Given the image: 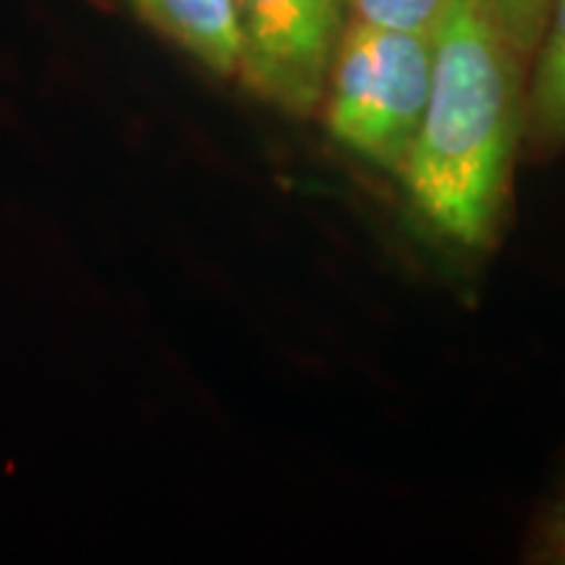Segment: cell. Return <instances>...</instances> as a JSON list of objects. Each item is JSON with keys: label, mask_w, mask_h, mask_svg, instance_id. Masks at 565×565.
Returning a JSON list of instances; mask_svg holds the SVG:
<instances>
[{"label": "cell", "mask_w": 565, "mask_h": 565, "mask_svg": "<svg viewBox=\"0 0 565 565\" xmlns=\"http://www.w3.org/2000/svg\"><path fill=\"white\" fill-rule=\"evenodd\" d=\"M435 71V32L349 19L322 95L330 137L380 171L401 175L419 134Z\"/></svg>", "instance_id": "cell-2"}, {"label": "cell", "mask_w": 565, "mask_h": 565, "mask_svg": "<svg viewBox=\"0 0 565 565\" xmlns=\"http://www.w3.org/2000/svg\"><path fill=\"white\" fill-rule=\"evenodd\" d=\"M131 11L221 79H236L242 34L233 0H126Z\"/></svg>", "instance_id": "cell-4"}, {"label": "cell", "mask_w": 565, "mask_h": 565, "mask_svg": "<svg viewBox=\"0 0 565 565\" xmlns=\"http://www.w3.org/2000/svg\"><path fill=\"white\" fill-rule=\"evenodd\" d=\"M242 34L236 79L291 118L320 110L349 0H233Z\"/></svg>", "instance_id": "cell-3"}, {"label": "cell", "mask_w": 565, "mask_h": 565, "mask_svg": "<svg viewBox=\"0 0 565 565\" xmlns=\"http://www.w3.org/2000/svg\"><path fill=\"white\" fill-rule=\"evenodd\" d=\"M521 147L534 160L555 158L565 147V0H550L529 61Z\"/></svg>", "instance_id": "cell-5"}, {"label": "cell", "mask_w": 565, "mask_h": 565, "mask_svg": "<svg viewBox=\"0 0 565 565\" xmlns=\"http://www.w3.org/2000/svg\"><path fill=\"white\" fill-rule=\"evenodd\" d=\"M526 61L475 0H450L435 26V71L404 181L416 215L466 252L494 244L524 145Z\"/></svg>", "instance_id": "cell-1"}, {"label": "cell", "mask_w": 565, "mask_h": 565, "mask_svg": "<svg viewBox=\"0 0 565 565\" xmlns=\"http://www.w3.org/2000/svg\"><path fill=\"white\" fill-rule=\"evenodd\" d=\"M475 6L529 66L545 26L550 0H475Z\"/></svg>", "instance_id": "cell-6"}, {"label": "cell", "mask_w": 565, "mask_h": 565, "mask_svg": "<svg viewBox=\"0 0 565 565\" xmlns=\"http://www.w3.org/2000/svg\"><path fill=\"white\" fill-rule=\"evenodd\" d=\"M547 542H550V555L557 561H565V500L555 508L553 521L547 529Z\"/></svg>", "instance_id": "cell-8"}, {"label": "cell", "mask_w": 565, "mask_h": 565, "mask_svg": "<svg viewBox=\"0 0 565 565\" xmlns=\"http://www.w3.org/2000/svg\"><path fill=\"white\" fill-rule=\"evenodd\" d=\"M450 0H349L353 19L412 32H435Z\"/></svg>", "instance_id": "cell-7"}]
</instances>
